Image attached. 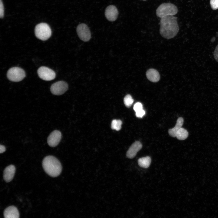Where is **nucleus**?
Wrapping results in <instances>:
<instances>
[{
	"mask_svg": "<svg viewBox=\"0 0 218 218\" xmlns=\"http://www.w3.org/2000/svg\"><path fill=\"white\" fill-rule=\"evenodd\" d=\"M177 18L168 16L161 18L160 20V32L161 36L167 39L174 37L179 31Z\"/></svg>",
	"mask_w": 218,
	"mask_h": 218,
	"instance_id": "obj_1",
	"label": "nucleus"
},
{
	"mask_svg": "<svg viewBox=\"0 0 218 218\" xmlns=\"http://www.w3.org/2000/svg\"><path fill=\"white\" fill-rule=\"evenodd\" d=\"M42 165L45 172L51 177L58 176L62 171V166L59 160L52 156H48L43 159Z\"/></svg>",
	"mask_w": 218,
	"mask_h": 218,
	"instance_id": "obj_2",
	"label": "nucleus"
},
{
	"mask_svg": "<svg viewBox=\"0 0 218 218\" xmlns=\"http://www.w3.org/2000/svg\"><path fill=\"white\" fill-rule=\"evenodd\" d=\"M176 5L170 3H164L160 5L156 10L157 15L160 18L168 16H173L178 12Z\"/></svg>",
	"mask_w": 218,
	"mask_h": 218,
	"instance_id": "obj_3",
	"label": "nucleus"
},
{
	"mask_svg": "<svg viewBox=\"0 0 218 218\" xmlns=\"http://www.w3.org/2000/svg\"><path fill=\"white\" fill-rule=\"evenodd\" d=\"M36 36L38 39L45 41L51 36V31L49 25L46 23H41L38 24L35 28Z\"/></svg>",
	"mask_w": 218,
	"mask_h": 218,
	"instance_id": "obj_4",
	"label": "nucleus"
},
{
	"mask_svg": "<svg viewBox=\"0 0 218 218\" xmlns=\"http://www.w3.org/2000/svg\"><path fill=\"white\" fill-rule=\"evenodd\" d=\"M24 70L18 67H14L10 68L7 73V77L10 81L18 82L22 80L25 77Z\"/></svg>",
	"mask_w": 218,
	"mask_h": 218,
	"instance_id": "obj_5",
	"label": "nucleus"
},
{
	"mask_svg": "<svg viewBox=\"0 0 218 218\" xmlns=\"http://www.w3.org/2000/svg\"><path fill=\"white\" fill-rule=\"evenodd\" d=\"M37 72L39 77L45 81L52 80L55 78L56 76L55 72L53 70L45 66L40 67Z\"/></svg>",
	"mask_w": 218,
	"mask_h": 218,
	"instance_id": "obj_6",
	"label": "nucleus"
},
{
	"mask_svg": "<svg viewBox=\"0 0 218 218\" xmlns=\"http://www.w3.org/2000/svg\"><path fill=\"white\" fill-rule=\"evenodd\" d=\"M68 86L66 82L64 81L56 82L51 86L50 90L51 93L55 95L63 94L68 90Z\"/></svg>",
	"mask_w": 218,
	"mask_h": 218,
	"instance_id": "obj_7",
	"label": "nucleus"
},
{
	"mask_svg": "<svg viewBox=\"0 0 218 218\" xmlns=\"http://www.w3.org/2000/svg\"><path fill=\"white\" fill-rule=\"evenodd\" d=\"M77 32L79 38L84 41H89L91 38V34L87 26L84 24L79 25L77 28Z\"/></svg>",
	"mask_w": 218,
	"mask_h": 218,
	"instance_id": "obj_8",
	"label": "nucleus"
},
{
	"mask_svg": "<svg viewBox=\"0 0 218 218\" xmlns=\"http://www.w3.org/2000/svg\"><path fill=\"white\" fill-rule=\"evenodd\" d=\"M61 137V132L58 130H54L50 134L48 137V144L51 147H55L59 143Z\"/></svg>",
	"mask_w": 218,
	"mask_h": 218,
	"instance_id": "obj_9",
	"label": "nucleus"
},
{
	"mask_svg": "<svg viewBox=\"0 0 218 218\" xmlns=\"http://www.w3.org/2000/svg\"><path fill=\"white\" fill-rule=\"evenodd\" d=\"M105 15L106 18L110 21H115L117 18L118 12L116 7L113 5H110L107 7Z\"/></svg>",
	"mask_w": 218,
	"mask_h": 218,
	"instance_id": "obj_10",
	"label": "nucleus"
},
{
	"mask_svg": "<svg viewBox=\"0 0 218 218\" xmlns=\"http://www.w3.org/2000/svg\"><path fill=\"white\" fill-rule=\"evenodd\" d=\"M142 147L141 143L139 141H136L134 142L130 146L127 150L126 156L127 157L130 159L134 158L137 154V152Z\"/></svg>",
	"mask_w": 218,
	"mask_h": 218,
	"instance_id": "obj_11",
	"label": "nucleus"
},
{
	"mask_svg": "<svg viewBox=\"0 0 218 218\" xmlns=\"http://www.w3.org/2000/svg\"><path fill=\"white\" fill-rule=\"evenodd\" d=\"M15 171V166L11 165L7 167L3 172V178L7 182L11 181L13 179Z\"/></svg>",
	"mask_w": 218,
	"mask_h": 218,
	"instance_id": "obj_12",
	"label": "nucleus"
},
{
	"mask_svg": "<svg viewBox=\"0 0 218 218\" xmlns=\"http://www.w3.org/2000/svg\"><path fill=\"white\" fill-rule=\"evenodd\" d=\"M4 216L5 218H18L19 214L17 208L12 206L8 207L4 210Z\"/></svg>",
	"mask_w": 218,
	"mask_h": 218,
	"instance_id": "obj_13",
	"label": "nucleus"
},
{
	"mask_svg": "<svg viewBox=\"0 0 218 218\" xmlns=\"http://www.w3.org/2000/svg\"><path fill=\"white\" fill-rule=\"evenodd\" d=\"M146 75L147 78L151 82H157L160 79L159 73L156 70L154 69H150L148 70Z\"/></svg>",
	"mask_w": 218,
	"mask_h": 218,
	"instance_id": "obj_14",
	"label": "nucleus"
},
{
	"mask_svg": "<svg viewBox=\"0 0 218 218\" xmlns=\"http://www.w3.org/2000/svg\"><path fill=\"white\" fill-rule=\"evenodd\" d=\"M183 123V119L182 117L178 118L177 120V123L175 126L169 129L168 130L169 134L171 137H176V134L178 131L182 127Z\"/></svg>",
	"mask_w": 218,
	"mask_h": 218,
	"instance_id": "obj_15",
	"label": "nucleus"
},
{
	"mask_svg": "<svg viewBox=\"0 0 218 218\" xmlns=\"http://www.w3.org/2000/svg\"><path fill=\"white\" fill-rule=\"evenodd\" d=\"M151 162V159L149 156L140 158L138 160V163L139 166L144 168L148 167Z\"/></svg>",
	"mask_w": 218,
	"mask_h": 218,
	"instance_id": "obj_16",
	"label": "nucleus"
},
{
	"mask_svg": "<svg viewBox=\"0 0 218 218\" xmlns=\"http://www.w3.org/2000/svg\"><path fill=\"white\" fill-rule=\"evenodd\" d=\"M188 136V133L185 129L181 127L177 133L176 137L177 139L180 140L186 139Z\"/></svg>",
	"mask_w": 218,
	"mask_h": 218,
	"instance_id": "obj_17",
	"label": "nucleus"
},
{
	"mask_svg": "<svg viewBox=\"0 0 218 218\" xmlns=\"http://www.w3.org/2000/svg\"><path fill=\"white\" fill-rule=\"evenodd\" d=\"M122 124V122L121 120H114L111 123V127L113 129L118 131L121 129Z\"/></svg>",
	"mask_w": 218,
	"mask_h": 218,
	"instance_id": "obj_18",
	"label": "nucleus"
},
{
	"mask_svg": "<svg viewBox=\"0 0 218 218\" xmlns=\"http://www.w3.org/2000/svg\"><path fill=\"white\" fill-rule=\"evenodd\" d=\"M124 101L125 106L129 107L132 104L134 100L130 95L127 94L124 97Z\"/></svg>",
	"mask_w": 218,
	"mask_h": 218,
	"instance_id": "obj_19",
	"label": "nucleus"
},
{
	"mask_svg": "<svg viewBox=\"0 0 218 218\" xmlns=\"http://www.w3.org/2000/svg\"><path fill=\"white\" fill-rule=\"evenodd\" d=\"M210 3L213 9L215 10L218 9V0H210Z\"/></svg>",
	"mask_w": 218,
	"mask_h": 218,
	"instance_id": "obj_20",
	"label": "nucleus"
},
{
	"mask_svg": "<svg viewBox=\"0 0 218 218\" xmlns=\"http://www.w3.org/2000/svg\"><path fill=\"white\" fill-rule=\"evenodd\" d=\"M133 109L135 112L143 109V105L140 102H137L135 104Z\"/></svg>",
	"mask_w": 218,
	"mask_h": 218,
	"instance_id": "obj_21",
	"label": "nucleus"
},
{
	"mask_svg": "<svg viewBox=\"0 0 218 218\" xmlns=\"http://www.w3.org/2000/svg\"><path fill=\"white\" fill-rule=\"evenodd\" d=\"M4 15V8L3 3L2 0H0V17L1 18H3Z\"/></svg>",
	"mask_w": 218,
	"mask_h": 218,
	"instance_id": "obj_22",
	"label": "nucleus"
},
{
	"mask_svg": "<svg viewBox=\"0 0 218 218\" xmlns=\"http://www.w3.org/2000/svg\"><path fill=\"white\" fill-rule=\"evenodd\" d=\"M136 112V115L138 117L142 118L145 114V111L143 109Z\"/></svg>",
	"mask_w": 218,
	"mask_h": 218,
	"instance_id": "obj_23",
	"label": "nucleus"
},
{
	"mask_svg": "<svg viewBox=\"0 0 218 218\" xmlns=\"http://www.w3.org/2000/svg\"><path fill=\"white\" fill-rule=\"evenodd\" d=\"M213 55L215 59L218 62V45L215 48L214 52Z\"/></svg>",
	"mask_w": 218,
	"mask_h": 218,
	"instance_id": "obj_24",
	"label": "nucleus"
},
{
	"mask_svg": "<svg viewBox=\"0 0 218 218\" xmlns=\"http://www.w3.org/2000/svg\"><path fill=\"white\" fill-rule=\"evenodd\" d=\"M6 150L5 147L3 145H1L0 146V153L1 154L4 152Z\"/></svg>",
	"mask_w": 218,
	"mask_h": 218,
	"instance_id": "obj_25",
	"label": "nucleus"
},
{
	"mask_svg": "<svg viewBox=\"0 0 218 218\" xmlns=\"http://www.w3.org/2000/svg\"><path fill=\"white\" fill-rule=\"evenodd\" d=\"M215 38L214 37H213V38H212L211 39V41L212 42L214 41L215 40Z\"/></svg>",
	"mask_w": 218,
	"mask_h": 218,
	"instance_id": "obj_26",
	"label": "nucleus"
},
{
	"mask_svg": "<svg viewBox=\"0 0 218 218\" xmlns=\"http://www.w3.org/2000/svg\"><path fill=\"white\" fill-rule=\"evenodd\" d=\"M142 0V1H146V0Z\"/></svg>",
	"mask_w": 218,
	"mask_h": 218,
	"instance_id": "obj_27",
	"label": "nucleus"
}]
</instances>
